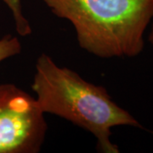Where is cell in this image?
<instances>
[{"label":"cell","instance_id":"6da1fadb","mask_svg":"<svg viewBox=\"0 0 153 153\" xmlns=\"http://www.w3.org/2000/svg\"><path fill=\"white\" fill-rule=\"evenodd\" d=\"M35 68L32 89L44 114L58 116L91 133L100 152H119L118 146L111 140L113 127L144 128L128 111L115 103L105 88L59 66L49 55H39Z\"/></svg>","mask_w":153,"mask_h":153},{"label":"cell","instance_id":"8992f818","mask_svg":"<svg viewBox=\"0 0 153 153\" xmlns=\"http://www.w3.org/2000/svg\"><path fill=\"white\" fill-rule=\"evenodd\" d=\"M149 42L153 45V24H152V30H151V33L149 34Z\"/></svg>","mask_w":153,"mask_h":153},{"label":"cell","instance_id":"5b68a950","mask_svg":"<svg viewBox=\"0 0 153 153\" xmlns=\"http://www.w3.org/2000/svg\"><path fill=\"white\" fill-rule=\"evenodd\" d=\"M22 46L19 38L10 34L0 38V63L4 60L18 55L22 52Z\"/></svg>","mask_w":153,"mask_h":153},{"label":"cell","instance_id":"7a4b0ae2","mask_svg":"<svg viewBox=\"0 0 153 153\" xmlns=\"http://www.w3.org/2000/svg\"><path fill=\"white\" fill-rule=\"evenodd\" d=\"M71 23L79 46L100 58L134 57L153 19V0H43Z\"/></svg>","mask_w":153,"mask_h":153},{"label":"cell","instance_id":"3957f363","mask_svg":"<svg viewBox=\"0 0 153 153\" xmlns=\"http://www.w3.org/2000/svg\"><path fill=\"white\" fill-rule=\"evenodd\" d=\"M48 125L35 97L14 83L0 84V153H38Z\"/></svg>","mask_w":153,"mask_h":153},{"label":"cell","instance_id":"277c9868","mask_svg":"<svg viewBox=\"0 0 153 153\" xmlns=\"http://www.w3.org/2000/svg\"><path fill=\"white\" fill-rule=\"evenodd\" d=\"M2 1L10 10L17 33L22 37H27L31 35L33 30L29 21L24 16V13L22 10V0H2Z\"/></svg>","mask_w":153,"mask_h":153}]
</instances>
